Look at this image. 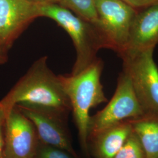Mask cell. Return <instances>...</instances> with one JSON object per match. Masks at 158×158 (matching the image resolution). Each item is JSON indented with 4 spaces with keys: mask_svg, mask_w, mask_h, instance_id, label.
Returning <instances> with one entry per match:
<instances>
[{
    "mask_svg": "<svg viewBox=\"0 0 158 158\" xmlns=\"http://www.w3.org/2000/svg\"><path fill=\"white\" fill-rule=\"evenodd\" d=\"M47 56L37 59L1 101L6 113L15 106L32 108L64 118L72 110L59 76L48 63Z\"/></svg>",
    "mask_w": 158,
    "mask_h": 158,
    "instance_id": "obj_1",
    "label": "cell"
},
{
    "mask_svg": "<svg viewBox=\"0 0 158 158\" xmlns=\"http://www.w3.org/2000/svg\"><path fill=\"white\" fill-rule=\"evenodd\" d=\"M104 63L97 58L79 73L58 75L68 96L83 149L88 152V130L91 108L108 102L101 83Z\"/></svg>",
    "mask_w": 158,
    "mask_h": 158,
    "instance_id": "obj_2",
    "label": "cell"
},
{
    "mask_svg": "<svg viewBox=\"0 0 158 158\" xmlns=\"http://www.w3.org/2000/svg\"><path fill=\"white\" fill-rule=\"evenodd\" d=\"M38 5L41 17L53 20L69 35L73 42L76 57L71 74L79 73L87 68L98 58V51L107 48L101 32L94 24L58 4Z\"/></svg>",
    "mask_w": 158,
    "mask_h": 158,
    "instance_id": "obj_3",
    "label": "cell"
},
{
    "mask_svg": "<svg viewBox=\"0 0 158 158\" xmlns=\"http://www.w3.org/2000/svg\"><path fill=\"white\" fill-rule=\"evenodd\" d=\"M144 113L134 90L130 76L124 69L119 75L114 94L107 105L90 116L88 139L102 130Z\"/></svg>",
    "mask_w": 158,
    "mask_h": 158,
    "instance_id": "obj_4",
    "label": "cell"
},
{
    "mask_svg": "<svg viewBox=\"0 0 158 158\" xmlns=\"http://www.w3.org/2000/svg\"><path fill=\"white\" fill-rule=\"evenodd\" d=\"M153 52L151 49L121 57L144 113H158V68Z\"/></svg>",
    "mask_w": 158,
    "mask_h": 158,
    "instance_id": "obj_5",
    "label": "cell"
},
{
    "mask_svg": "<svg viewBox=\"0 0 158 158\" xmlns=\"http://www.w3.org/2000/svg\"><path fill=\"white\" fill-rule=\"evenodd\" d=\"M94 2L98 28L107 49L119 56L126 48L130 27L138 11L122 0H94Z\"/></svg>",
    "mask_w": 158,
    "mask_h": 158,
    "instance_id": "obj_6",
    "label": "cell"
},
{
    "mask_svg": "<svg viewBox=\"0 0 158 158\" xmlns=\"http://www.w3.org/2000/svg\"><path fill=\"white\" fill-rule=\"evenodd\" d=\"M39 17L38 4L30 0H0V55L7 56L15 42Z\"/></svg>",
    "mask_w": 158,
    "mask_h": 158,
    "instance_id": "obj_7",
    "label": "cell"
},
{
    "mask_svg": "<svg viewBox=\"0 0 158 158\" xmlns=\"http://www.w3.org/2000/svg\"><path fill=\"white\" fill-rule=\"evenodd\" d=\"M40 139L31 121L16 107L6 113L3 158H36Z\"/></svg>",
    "mask_w": 158,
    "mask_h": 158,
    "instance_id": "obj_8",
    "label": "cell"
},
{
    "mask_svg": "<svg viewBox=\"0 0 158 158\" xmlns=\"http://www.w3.org/2000/svg\"><path fill=\"white\" fill-rule=\"evenodd\" d=\"M15 107L33 123L40 142L60 149L74 158H77L64 128L63 118L35 108L19 106Z\"/></svg>",
    "mask_w": 158,
    "mask_h": 158,
    "instance_id": "obj_9",
    "label": "cell"
},
{
    "mask_svg": "<svg viewBox=\"0 0 158 158\" xmlns=\"http://www.w3.org/2000/svg\"><path fill=\"white\" fill-rule=\"evenodd\" d=\"M158 44V4L138 11L131 27L127 44L121 57L154 49Z\"/></svg>",
    "mask_w": 158,
    "mask_h": 158,
    "instance_id": "obj_10",
    "label": "cell"
},
{
    "mask_svg": "<svg viewBox=\"0 0 158 158\" xmlns=\"http://www.w3.org/2000/svg\"><path fill=\"white\" fill-rule=\"evenodd\" d=\"M132 130L128 119L102 130L88 139L95 158H113L123 146Z\"/></svg>",
    "mask_w": 158,
    "mask_h": 158,
    "instance_id": "obj_11",
    "label": "cell"
},
{
    "mask_svg": "<svg viewBox=\"0 0 158 158\" xmlns=\"http://www.w3.org/2000/svg\"><path fill=\"white\" fill-rule=\"evenodd\" d=\"M132 132L138 137L147 158H158V113H144L128 119Z\"/></svg>",
    "mask_w": 158,
    "mask_h": 158,
    "instance_id": "obj_12",
    "label": "cell"
},
{
    "mask_svg": "<svg viewBox=\"0 0 158 158\" xmlns=\"http://www.w3.org/2000/svg\"><path fill=\"white\" fill-rule=\"evenodd\" d=\"M59 4L94 24L98 28V23L94 0H59Z\"/></svg>",
    "mask_w": 158,
    "mask_h": 158,
    "instance_id": "obj_13",
    "label": "cell"
},
{
    "mask_svg": "<svg viewBox=\"0 0 158 158\" xmlns=\"http://www.w3.org/2000/svg\"><path fill=\"white\" fill-rule=\"evenodd\" d=\"M113 158H147L145 152L135 134L132 132L124 144Z\"/></svg>",
    "mask_w": 158,
    "mask_h": 158,
    "instance_id": "obj_14",
    "label": "cell"
},
{
    "mask_svg": "<svg viewBox=\"0 0 158 158\" xmlns=\"http://www.w3.org/2000/svg\"><path fill=\"white\" fill-rule=\"evenodd\" d=\"M36 158H72L67 152L40 142Z\"/></svg>",
    "mask_w": 158,
    "mask_h": 158,
    "instance_id": "obj_15",
    "label": "cell"
},
{
    "mask_svg": "<svg viewBox=\"0 0 158 158\" xmlns=\"http://www.w3.org/2000/svg\"><path fill=\"white\" fill-rule=\"evenodd\" d=\"M6 112L0 104V158H3L5 144V124Z\"/></svg>",
    "mask_w": 158,
    "mask_h": 158,
    "instance_id": "obj_16",
    "label": "cell"
},
{
    "mask_svg": "<svg viewBox=\"0 0 158 158\" xmlns=\"http://www.w3.org/2000/svg\"><path fill=\"white\" fill-rule=\"evenodd\" d=\"M122 1L137 11L158 4V0H122Z\"/></svg>",
    "mask_w": 158,
    "mask_h": 158,
    "instance_id": "obj_17",
    "label": "cell"
},
{
    "mask_svg": "<svg viewBox=\"0 0 158 158\" xmlns=\"http://www.w3.org/2000/svg\"><path fill=\"white\" fill-rule=\"evenodd\" d=\"M36 4H48L55 3L59 4V0H30Z\"/></svg>",
    "mask_w": 158,
    "mask_h": 158,
    "instance_id": "obj_18",
    "label": "cell"
},
{
    "mask_svg": "<svg viewBox=\"0 0 158 158\" xmlns=\"http://www.w3.org/2000/svg\"><path fill=\"white\" fill-rule=\"evenodd\" d=\"M8 60V56H1L0 55V64H2L6 63Z\"/></svg>",
    "mask_w": 158,
    "mask_h": 158,
    "instance_id": "obj_19",
    "label": "cell"
}]
</instances>
